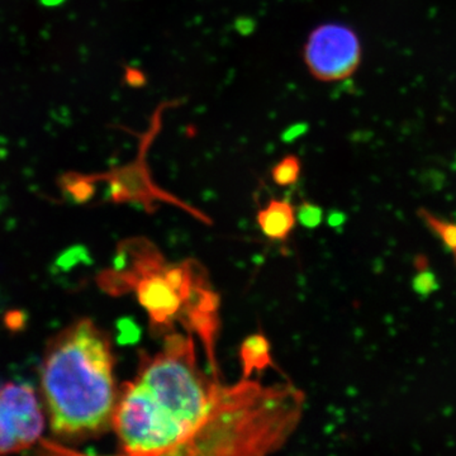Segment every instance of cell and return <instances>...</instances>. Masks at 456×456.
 Listing matches in <instances>:
<instances>
[{"mask_svg": "<svg viewBox=\"0 0 456 456\" xmlns=\"http://www.w3.org/2000/svg\"><path fill=\"white\" fill-rule=\"evenodd\" d=\"M303 403L305 395L290 384H220L204 424L171 456H270L296 428Z\"/></svg>", "mask_w": 456, "mask_h": 456, "instance_id": "obj_2", "label": "cell"}, {"mask_svg": "<svg viewBox=\"0 0 456 456\" xmlns=\"http://www.w3.org/2000/svg\"><path fill=\"white\" fill-rule=\"evenodd\" d=\"M419 216L424 218L428 227L440 237L446 248L456 256V224H452V222L440 220V218L435 217V216H432L428 211L419 212Z\"/></svg>", "mask_w": 456, "mask_h": 456, "instance_id": "obj_9", "label": "cell"}, {"mask_svg": "<svg viewBox=\"0 0 456 456\" xmlns=\"http://www.w3.org/2000/svg\"><path fill=\"white\" fill-rule=\"evenodd\" d=\"M305 61L321 82H340L358 70L362 45L349 27L329 23L314 29L305 47Z\"/></svg>", "mask_w": 456, "mask_h": 456, "instance_id": "obj_5", "label": "cell"}, {"mask_svg": "<svg viewBox=\"0 0 456 456\" xmlns=\"http://www.w3.org/2000/svg\"><path fill=\"white\" fill-rule=\"evenodd\" d=\"M257 222L264 235L272 240H285L296 224V212L292 204L285 200H272L261 209Z\"/></svg>", "mask_w": 456, "mask_h": 456, "instance_id": "obj_7", "label": "cell"}, {"mask_svg": "<svg viewBox=\"0 0 456 456\" xmlns=\"http://www.w3.org/2000/svg\"><path fill=\"white\" fill-rule=\"evenodd\" d=\"M45 2L49 3V4H56V3H59L60 0H45Z\"/></svg>", "mask_w": 456, "mask_h": 456, "instance_id": "obj_14", "label": "cell"}, {"mask_svg": "<svg viewBox=\"0 0 456 456\" xmlns=\"http://www.w3.org/2000/svg\"><path fill=\"white\" fill-rule=\"evenodd\" d=\"M134 382L152 449L171 456L196 435L211 412L220 384L200 370L189 336L165 338L163 349L143 356Z\"/></svg>", "mask_w": 456, "mask_h": 456, "instance_id": "obj_3", "label": "cell"}, {"mask_svg": "<svg viewBox=\"0 0 456 456\" xmlns=\"http://www.w3.org/2000/svg\"><path fill=\"white\" fill-rule=\"evenodd\" d=\"M413 288L419 294H430L436 290V278L428 270H422L413 281Z\"/></svg>", "mask_w": 456, "mask_h": 456, "instance_id": "obj_12", "label": "cell"}, {"mask_svg": "<svg viewBox=\"0 0 456 456\" xmlns=\"http://www.w3.org/2000/svg\"><path fill=\"white\" fill-rule=\"evenodd\" d=\"M44 426L40 401L31 387L18 383L0 387V456L31 448Z\"/></svg>", "mask_w": 456, "mask_h": 456, "instance_id": "obj_6", "label": "cell"}, {"mask_svg": "<svg viewBox=\"0 0 456 456\" xmlns=\"http://www.w3.org/2000/svg\"><path fill=\"white\" fill-rule=\"evenodd\" d=\"M40 380L56 436L86 440L112 426L119 397L112 345L89 318L77 320L50 338Z\"/></svg>", "mask_w": 456, "mask_h": 456, "instance_id": "obj_1", "label": "cell"}, {"mask_svg": "<svg viewBox=\"0 0 456 456\" xmlns=\"http://www.w3.org/2000/svg\"><path fill=\"white\" fill-rule=\"evenodd\" d=\"M342 221H344V216L341 215V213H335V215L331 216V218H330V224H332V226H336V224H342Z\"/></svg>", "mask_w": 456, "mask_h": 456, "instance_id": "obj_13", "label": "cell"}, {"mask_svg": "<svg viewBox=\"0 0 456 456\" xmlns=\"http://www.w3.org/2000/svg\"><path fill=\"white\" fill-rule=\"evenodd\" d=\"M123 264L113 274L104 275V287L134 290L156 326H169L182 320L206 342L209 359L217 330V297L204 281L196 264H167L150 242L123 246Z\"/></svg>", "mask_w": 456, "mask_h": 456, "instance_id": "obj_4", "label": "cell"}, {"mask_svg": "<svg viewBox=\"0 0 456 456\" xmlns=\"http://www.w3.org/2000/svg\"><path fill=\"white\" fill-rule=\"evenodd\" d=\"M240 359H241L242 379H250L254 373H261L273 365L270 356V345L265 336L251 335L244 341L240 349Z\"/></svg>", "mask_w": 456, "mask_h": 456, "instance_id": "obj_8", "label": "cell"}, {"mask_svg": "<svg viewBox=\"0 0 456 456\" xmlns=\"http://www.w3.org/2000/svg\"><path fill=\"white\" fill-rule=\"evenodd\" d=\"M297 217H298L303 226L314 228L320 226L321 222H322L323 213L320 207L311 203H305L299 207Z\"/></svg>", "mask_w": 456, "mask_h": 456, "instance_id": "obj_11", "label": "cell"}, {"mask_svg": "<svg viewBox=\"0 0 456 456\" xmlns=\"http://www.w3.org/2000/svg\"><path fill=\"white\" fill-rule=\"evenodd\" d=\"M301 174V164L296 156H287L273 170V179L281 187H288L297 182Z\"/></svg>", "mask_w": 456, "mask_h": 456, "instance_id": "obj_10", "label": "cell"}]
</instances>
